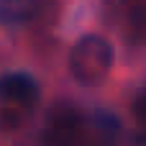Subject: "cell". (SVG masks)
I'll list each match as a JSON object with an SVG mask.
<instances>
[{
	"instance_id": "6da1fadb",
	"label": "cell",
	"mask_w": 146,
	"mask_h": 146,
	"mask_svg": "<svg viewBox=\"0 0 146 146\" xmlns=\"http://www.w3.org/2000/svg\"><path fill=\"white\" fill-rule=\"evenodd\" d=\"M113 67V46L108 38L90 33L82 36L69 51V72L80 85H100Z\"/></svg>"
},
{
	"instance_id": "3957f363",
	"label": "cell",
	"mask_w": 146,
	"mask_h": 146,
	"mask_svg": "<svg viewBox=\"0 0 146 146\" xmlns=\"http://www.w3.org/2000/svg\"><path fill=\"white\" fill-rule=\"evenodd\" d=\"M0 100L21 113H31L38 103V85L23 72H10L0 77Z\"/></svg>"
},
{
	"instance_id": "277c9868",
	"label": "cell",
	"mask_w": 146,
	"mask_h": 146,
	"mask_svg": "<svg viewBox=\"0 0 146 146\" xmlns=\"http://www.w3.org/2000/svg\"><path fill=\"white\" fill-rule=\"evenodd\" d=\"M36 8H38V0H0V23L21 26L36 13Z\"/></svg>"
},
{
	"instance_id": "8992f818",
	"label": "cell",
	"mask_w": 146,
	"mask_h": 146,
	"mask_svg": "<svg viewBox=\"0 0 146 146\" xmlns=\"http://www.w3.org/2000/svg\"><path fill=\"white\" fill-rule=\"evenodd\" d=\"M133 113H136V121L141 123V128L146 131V90L136 98V103H133Z\"/></svg>"
},
{
	"instance_id": "7a4b0ae2",
	"label": "cell",
	"mask_w": 146,
	"mask_h": 146,
	"mask_svg": "<svg viewBox=\"0 0 146 146\" xmlns=\"http://www.w3.org/2000/svg\"><path fill=\"white\" fill-rule=\"evenodd\" d=\"M87 123L80 108L62 103L51 108L41 128V146H85Z\"/></svg>"
},
{
	"instance_id": "5b68a950",
	"label": "cell",
	"mask_w": 146,
	"mask_h": 146,
	"mask_svg": "<svg viewBox=\"0 0 146 146\" xmlns=\"http://www.w3.org/2000/svg\"><path fill=\"white\" fill-rule=\"evenodd\" d=\"M128 31L136 38H146V0H128L126 5Z\"/></svg>"
}]
</instances>
